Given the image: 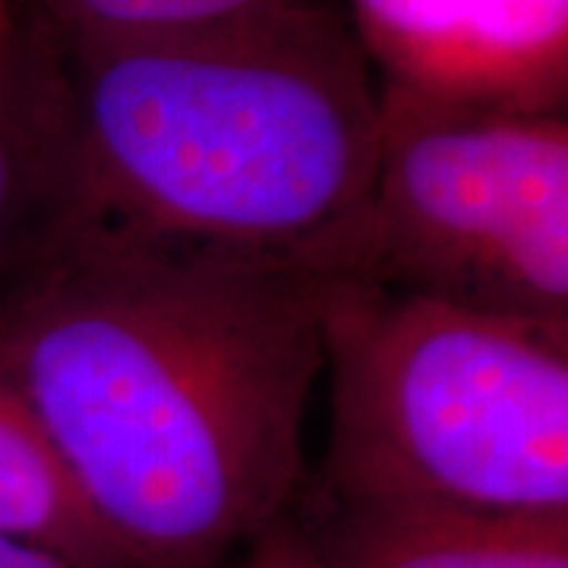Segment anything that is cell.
<instances>
[{
	"label": "cell",
	"mask_w": 568,
	"mask_h": 568,
	"mask_svg": "<svg viewBox=\"0 0 568 568\" xmlns=\"http://www.w3.org/2000/svg\"><path fill=\"white\" fill-rule=\"evenodd\" d=\"M0 534L82 568H133L63 474L39 424L0 379Z\"/></svg>",
	"instance_id": "obj_7"
},
{
	"label": "cell",
	"mask_w": 568,
	"mask_h": 568,
	"mask_svg": "<svg viewBox=\"0 0 568 568\" xmlns=\"http://www.w3.org/2000/svg\"><path fill=\"white\" fill-rule=\"evenodd\" d=\"M301 0H10L17 22L61 44L219 32Z\"/></svg>",
	"instance_id": "obj_9"
},
{
	"label": "cell",
	"mask_w": 568,
	"mask_h": 568,
	"mask_svg": "<svg viewBox=\"0 0 568 568\" xmlns=\"http://www.w3.org/2000/svg\"><path fill=\"white\" fill-rule=\"evenodd\" d=\"M328 272L58 215L0 268V379L133 568H219L304 480Z\"/></svg>",
	"instance_id": "obj_1"
},
{
	"label": "cell",
	"mask_w": 568,
	"mask_h": 568,
	"mask_svg": "<svg viewBox=\"0 0 568 568\" xmlns=\"http://www.w3.org/2000/svg\"><path fill=\"white\" fill-rule=\"evenodd\" d=\"M386 82L525 111H566L568 0H351Z\"/></svg>",
	"instance_id": "obj_5"
},
{
	"label": "cell",
	"mask_w": 568,
	"mask_h": 568,
	"mask_svg": "<svg viewBox=\"0 0 568 568\" xmlns=\"http://www.w3.org/2000/svg\"><path fill=\"white\" fill-rule=\"evenodd\" d=\"M0 568H82L70 559H63L51 549L22 544L17 537L0 534Z\"/></svg>",
	"instance_id": "obj_10"
},
{
	"label": "cell",
	"mask_w": 568,
	"mask_h": 568,
	"mask_svg": "<svg viewBox=\"0 0 568 568\" xmlns=\"http://www.w3.org/2000/svg\"><path fill=\"white\" fill-rule=\"evenodd\" d=\"M335 275L568 332L566 111L383 82L369 196Z\"/></svg>",
	"instance_id": "obj_4"
},
{
	"label": "cell",
	"mask_w": 568,
	"mask_h": 568,
	"mask_svg": "<svg viewBox=\"0 0 568 568\" xmlns=\"http://www.w3.org/2000/svg\"><path fill=\"white\" fill-rule=\"evenodd\" d=\"M316 493L568 515V332L328 275Z\"/></svg>",
	"instance_id": "obj_3"
},
{
	"label": "cell",
	"mask_w": 568,
	"mask_h": 568,
	"mask_svg": "<svg viewBox=\"0 0 568 568\" xmlns=\"http://www.w3.org/2000/svg\"><path fill=\"white\" fill-rule=\"evenodd\" d=\"M61 162L36 51L13 20L0 85V268L61 215Z\"/></svg>",
	"instance_id": "obj_8"
},
{
	"label": "cell",
	"mask_w": 568,
	"mask_h": 568,
	"mask_svg": "<svg viewBox=\"0 0 568 568\" xmlns=\"http://www.w3.org/2000/svg\"><path fill=\"white\" fill-rule=\"evenodd\" d=\"M301 568H568V515L320 499Z\"/></svg>",
	"instance_id": "obj_6"
},
{
	"label": "cell",
	"mask_w": 568,
	"mask_h": 568,
	"mask_svg": "<svg viewBox=\"0 0 568 568\" xmlns=\"http://www.w3.org/2000/svg\"><path fill=\"white\" fill-rule=\"evenodd\" d=\"M253 568H301L297 566V556L291 547V537L284 528H272L263 537V549L256 552V562Z\"/></svg>",
	"instance_id": "obj_11"
},
{
	"label": "cell",
	"mask_w": 568,
	"mask_h": 568,
	"mask_svg": "<svg viewBox=\"0 0 568 568\" xmlns=\"http://www.w3.org/2000/svg\"><path fill=\"white\" fill-rule=\"evenodd\" d=\"M61 215L162 244L338 272L364 215L379 89L323 3L219 32L61 44L26 29Z\"/></svg>",
	"instance_id": "obj_2"
}]
</instances>
